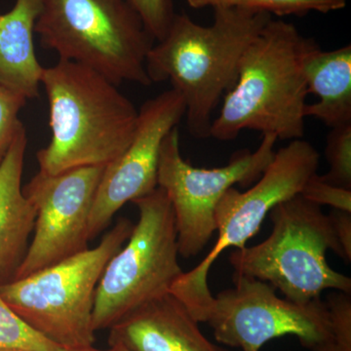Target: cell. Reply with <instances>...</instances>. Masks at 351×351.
Here are the masks:
<instances>
[{
	"instance_id": "6da1fadb",
	"label": "cell",
	"mask_w": 351,
	"mask_h": 351,
	"mask_svg": "<svg viewBox=\"0 0 351 351\" xmlns=\"http://www.w3.org/2000/svg\"><path fill=\"white\" fill-rule=\"evenodd\" d=\"M272 16L237 6L214 8V22L201 25L175 14L167 34L145 59L152 83L169 80L186 104L189 132L210 137L212 114L237 82L240 60Z\"/></svg>"
},
{
	"instance_id": "7a4b0ae2",
	"label": "cell",
	"mask_w": 351,
	"mask_h": 351,
	"mask_svg": "<svg viewBox=\"0 0 351 351\" xmlns=\"http://www.w3.org/2000/svg\"><path fill=\"white\" fill-rule=\"evenodd\" d=\"M49 104V144L39 149V170L47 174L119 158L135 134L138 110L119 85L82 64L59 60L40 76Z\"/></svg>"
},
{
	"instance_id": "3957f363",
	"label": "cell",
	"mask_w": 351,
	"mask_h": 351,
	"mask_svg": "<svg viewBox=\"0 0 351 351\" xmlns=\"http://www.w3.org/2000/svg\"><path fill=\"white\" fill-rule=\"evenodd\" d=\"M315 43L294 25L270 20L240 60L237 82L212 121L210 137L228 142L255 130L278 140L302 138L308 95L304 60Z\"/></svg>"
},
{
	"instance_id": "277c9868",
	"label": "cell",
	"mask_w": 351,
	"mask_h": 351,
	"mask_svg": "<svg viewBox=\"0 0 351 351\" xmlns=\"http://www.w3.org/2000/svg\"><path fill=\"white\" fill-rule=\"evenodd\" d=\"M269 216L274 228L267 239L230 254L234 276L269 283L297 304L318 299L329 289L351 294L350 277L327 263L329 250L343 260L329 215L298 195L272 208Z\"/></svg>"
},
{
	"instance_id": "5b68a950",
	"label": "cell",
	"mask_w": 351,
	"mask_h": 351,
	"mask_svg": "<svg viewBox=\"0 0 351 351\" xmlns=\"http://www.w3.org/2000/svg\"><path fill=\"white\" fill-rule=\"evenodd\" d=\"M133 228L130 219H117L95 248L1 284L0 295L29 327L64 350L91 348L99 281Z\"/></svg>"
},
{
	"instance_id": "8992f818",
	"label": "cell",
	"mask_w": 351,
	"mask_h": 351,
	"mask_svg": "<svg viewBox=\"0 0 351 351\" xmlns=\"http://www.w3.org/2000/svg\"><path fill=\"white\" fill-rule=\"evenodd\" d=\"M34 32L59 60L89 66L114 84H152L145 59L156 39L130 0H40Z\"/></svg>"
},
{
	"instance_id": "52a82bcc",
	"label": "cell",
	"mask_w": 351,
	"mask_h": 351,
	"mask_svg": "<svg viewBox=\"0 0 351 351\" xmlns=\"http://www.w3.org/2000/svg\"><path fill=\"white\" fill-rule=\"evenodd\" d=\"M319 159V152L306 141H291L274 154L251 189L245 193L230 189L219 201L214 214L216 244L197 267L178 277L169 292L198 323L206 322L213 304L208 274L217 258L228 248L246 247L272 208L300 195L308 180L317 174Z\"/></svg>"
},
{
	"instance_id": "ba28073f",
	"label": "cell",
	"mask_w": 351,
	"mask_h": 351,
	"mask_svg": "<svg viewBox=\"0 0 351 351\" xmlns=\"http://www.w3.org/2000/svg\"><path fill=\"white\" fill-rule=\"evenodd\" d=\"M132 203L138 207V221L126 246L110 258L99 281L92 320L95 332L110 329L138 307L169 294L182 274L174 213L163 189L157 186Z\"/></svg>"
},
{
	"instance_id": "9c48e42d",
	"label": "cell",
	"mask_w": 351,
	"mask_h": 351,
	"mask_svg": "<svg viewBox=\"0 0 351 351\" xmlns=\"http://www.w3.org/2000/svg\"><path fill=\"white\" fill-rule=\"evenodd\" d=\"M278 138L263 135L255 152H235L230 162L219 168H197L182 158L178 127L164 138L159 154L157 186L167 195L174 213L179 255L195 257L214 232L215 209L228 189L256 182L274 159Z\"/></svg>"
},
{
	"instance_id": "30bf717a",
	"label": "cell",
	"mask_w": 351,
	"mask_h": 351,
	"mask_svg": "<svg viewBox=\"0 0 351 351\" xmlns=\"http://www.w3.org/2000/svg\"><path fill=\"white\" fill-rule=\"evenodd\" d=\"M234 287L214 297L206 323L217 341L260 351L267 341L295 336L309 351H339L326 302L321 298L297 304L277 297L269 283L233 276Z\"/></svg>"
},
{
	"instance_id": "8fae6325",
	"label": "cell",
	"mask_w": 351,
	"mask_h": 351,
	"mask_svg": "<svg viewBox=\"0 0 351 351\" xmlns=\"http://www.w3.org/2000/svg\"><path fill=\"white\" fill-rule=\"evenodd\" d=\"M104 170V166H85L54 175L39 170L23 186L36 219L14 280L89 249L90 214Z\"/></svg>"
},
{
	"instance_id": "7c38bea8",
	"label": "cell",
	"mask_w": 351,
	"mask_h": 351,
	"mask_svg": "<svg viewBox=\"0 0 351 351\" xmlns=\"http://www.w3.org/2000/svg\"><path fill=\"white\" fill-rule=\"evenodd\" d=\"M186 115L179 92L168 90L145 101L138 110L137 127L126 151L106 166L89 219L90 241L110 225L126 203L157 188L159 154L164 138Z\"/></svg>"
},
{
	"instance_id": "4fadbf2b",
	"label": "cell",
	"mask_w": 351,
	"mask_h": 351,
	"mask_svg": "<svg viewBox=\"0 0 351 351\" xmlns=\"http://www.w3.org/2000/svg\"><path fill=\"white\" fill-rule=\"evenodd\" d=\"M188 309L166 294L127 314L110 328V346L131 351H228L205 337Z\"/></svg>"
},
{
	"instance_id": "5bb4252c",
	"label": "cell",
	"mask_w": 351,
	"mask_h": 351,
	"mask_svg": "<svg viewBox=\"0 0 351 351\" xmlns=\"http://www.w3.org/2000/svg\"><path fill=\"white\" fill-rule=\"evenodd\" d=\"M27 145V131L23 125L0 164V285L15 278L36 223V209L22 186Z\"/></svg>"
},
{
	"instance_id": "9a60e30c",
	"label": "cell",
	"mask_w": 351,
	"mask_h": 351,
	"mask_svg": "<svg viewBox=\"0 0 351 351\" xmlns=\"http://www.w3.org/2000/svg\"><path fill=\"white\" fill-rule=\"evenodd\" d=\"M40 8V0H16L0 14V85L27 100L38 96L43 69L34 41Z\"/></svg>"
},
{
	"instance_id": "2e32d148",
	"label": "cell",
	"mask_w": 351,
	"mask_h": 351,
	"mask_svg": "<svg viewBox=\"0 0 351 351\" xmlns=\"http://www.w3.org/2000/svg\"><path fill=\"white\" fill-rule=\"evenodd\" d=\"M304 75L307 93L318 101L306 104L304 117L330 128L351 124V46L322 51L317 43L306 53Z\"/></svg>"
},
{
	"instance_id": "e0dca14e",
	"label": "cell",
	"mask_w": 351,
	"mask_h": 351,
	"mask_svg": "<svg viewBox=\"0 0 351 351\" xmlns=\"http://www.w3.org/2000/svg\"><path fill=\"white\" fill-rule=\"evenodd\" d=\"M0 350L66 351L34 331L0 295Z\"/></svg>"
},
{
	"instance_id": "ac0fdd59",
	"label": "cell",
	"mask_w": 351,
	"mask_h": 351,
	"mask_svg": "<svg viewBox=\"0 0 351 351\" xmlns=\"http://www.w3.org/2000/svg\"><path fill=\"white\" fill-rule=\"evenodd\" d=\"M326 157L330 169L321 179L351 189V124L332 128L327 137Z\"/></svg>"
},
{
	"instance_id": "d6986e66",
	"label": "cell",
	"mask_w": 351,
	"mask_h": 351,
	"mask_svg": "<svg viewBox=\"0 0 351 351\" xmlns=\"http://www.w3.org/2000/svg\"><path fill=\"white\" fill-rule=\"evenodd\" d=\"M348 0H234L233 6L263 11L272 16H304L309 12L329 13L345 8Z\"/></svg>"
},
{
	"instance_id": "ffe728a7",
	"label": "cell",
	"mask_w": 351,
	"mask_h": 351,
	"mask_svg": "<svg viewBox=\"0 0 351 351\" xmlns=\"http://www.w3.org/2000/svg\"><path fill=\"white\" fill-rule=\"evenodd\" d=\"M27 99L0 85V164L5 158L21 127L19 114Z\"/></svg>"
},
{
	"instance_id": "44dd1931",
	"label": "cell",
	"mask_w": 351,
	"mask_h": 351,
	"mask_svg": "<svg viewBox=\"0 0 351 351\" xmlns=\"http://www.w3.org/2000/svg\"><path fill=\"white\" fill-rule=\"evenodd\" d=\"M300 195L318 206L324 205L351 213V189L329 184L318 174L308 180Z\"/></svg>"
},
{
	"instance_id": "7402d4cb",
	"label": "cell",
	"mask_w": 351,
	"mask_h": 351,
	"mask_svg": "<svg viewBox=\"0 0 351 351\" xmlns=\"http://www.w3.org/2000/svg\"><path fill=\"white\" fill-rule=\"evenodd\" d=\"M149 34L160 41L167 34L173 18L174 7L171 0H130Z\"/></svg>"
},
{
	"instance_id": "603a6c76",
	"label": "cell",
	"mask_w": 351,
	"mask_h": 351,
	"mask_svg": "<svg viewBox=\"0 0 351 351\" xmlns=\"http://www.w3.org/2000/svg\"><path fill=\"white\" fill-rule=\"evenodd\" d=\"M328 308L339 351H351V294L336 291L328 295Z\"/></svg>"
},
{
	"instance_id": "cb8c5ba5",
	"label": "cell",
	"mask_w": 351,
	"mask_h": 351,
	"mask_svg": "<svg viewBox=\"0 0 351 351\" xmlns=\"http://www.w3.org/2000/svg\"><path fill=\"white\" fill-rule=\"evenodd\" d=\"M329 218L331 219L335 235L343 254V261L351 262V213L332 209Z\"/></svg>"
},
{
	"instance_id": "d4e9b609",
	"label": "cell",
	"mask_w": 351,
	"mask_h": 351,
	"mask_svg": "<svg viewBox=\"0 0 351 351\" xmlns=\"http://www.w3.org/2000/svg\"><path fill=\"white\" fill-rule=\"evenodd\" d=\"M189 6L195 9L211 6L213 8L221 6H233L234 0H186Z\"/></svg>"
},
{
	"instance_id": "484cf974",
	"label": "cell",
	"mask_w": 351,
	"mask_h": 351,
	"mask_svg": "<svg viewBox=\"0 0 351 351\" xmlns=\"http://www.w3.org/2000/svg\"><path fill=\"white\" fill-rule=\"evenodd\" d=\"M66 351H131V350H128V348H125V346H120V345H114V346H110V350H95V348H92V346H91V348H82V350H66Z\"/></svg>"
},
{
	"instance_id": "4316f807",
	"label": "cell",
	"mask_w": 351,
	"mask_h": 351,
	"mask_svg": "<svg viewBox=\"0 0 351 351\" xmlns=\"http://www.w3.org/2000/svg\"><path fill=\"white\" fill-rule=\"evenodd\" d=\"M0 351H29L25 350H0Z\"/></svg>"
}]
</instances>
